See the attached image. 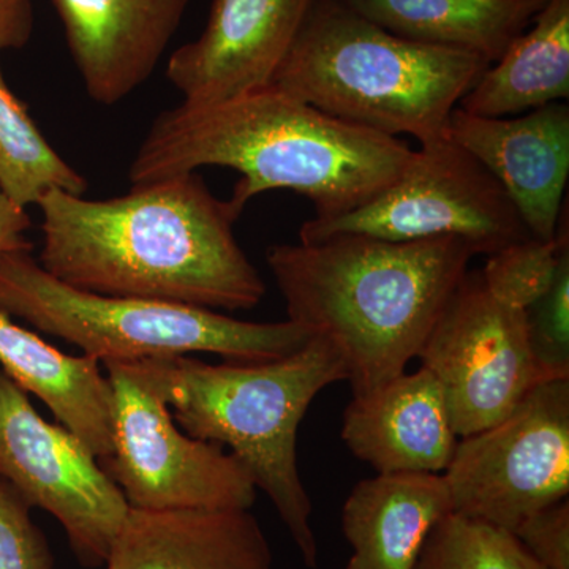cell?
Instances as JSON below:
<instances>
[{"mask_svg":"<svg viewBox=\"0 0 569 569\" xmlns=\"http://www.w3.org/2000/svg\"><path fill=\"white\" fill-rule=\"evenodd\" d=\"M0 477L59 520L81 565H107L130 511L122 490L91 449L66 427L44 421L2 369Z\"/></svg>","mask_w":569,"mask_h":569,"instance_id":"10","label":"cell"},{"mask_svg":"<svg viewBox=\"0 0 569 569\" xmlns=\"http://www.w3.org/2000/svg\"><path fill=\"white\" fill-rule=\"evenodd\" d=\"M478 252L455 238L335 234L266 253L288 320L336 348L353 397L406 372Z\"/></svg>","mask_w":569,"mask_h":569,"instance_id":"3","label":"cell"},{"mask_svg":"<svg viewBox=\"0 0 569 569\" xmlns=\"http://www.w3.org/2000/svg\"><path fill=\"white\" fill-rule=\"evenodd\" d=\"M413 149L340 121L274 84L222 103L162 112L134 156L132 186L224 167L241 174L230 203L242 213L257 194L291 190L316 217L342 216L387 190Z\"/></svg>","mask_w":569,"mask_h":569,"instance_id":"2","label":"cell"},{"mask_svg":"<svg viewBox=\"0 0 569 569\" xmlns=\"http://www.w3.org/2000/svg\"><path fill=\"white\" fill-rule=\"evenodd\" d=\"M31 505L0 477V569H54L50 545L33 523Z\"/></svg>","mask_w":569,"mask_h":569,"instance_id":"25","label":"cell"},{"mask_svg":"<svg viewBox=\"0 0 569 569\" xmlns=\"http://www.w3.org/2000/svg\"><path fill=\"white\" fill-rule=\"evenodd\" d=\"M447 133L503 187L533 238H556L567 211V103H550L509 118H485L456 108Z\"/></svg>","mask_w":569,"mask_h":569,"instance_id":"13","label":"cell"},{"mask_svg":"<svg viewBox=\"0 0 569 569\" xmlns=\"http://www.w3.org/2000/svg\"><path fill=\"white\" fill-rule=\"evenodd\" d=\"M104 568L274 569V553L250 509L130 508Z\"/></svg>","mask_w":569,"mask_h":569,"instance_id":"16","label":"cell"},{"mask_svg":"<svg viewBox=\"0 0 569 569\" xmlns=\"http://www.w3.org/2000/svg\"><path fill=\"white\" fill-rule=\"evenodd\" d=\"M88 181L48 142L0 67V192L28 209L50 190L84 194Z\"/></svg>","mask_w":569,"mask_h":569,"instance_id":"21","label":"cell"},{"mask_svg":"<svg viewBox=\"0 0 569 569\" xmlns=\"http://www.w3.org/2000/svg\"><path fill=\"white\" fill-rule=\"evenodd\" d=\"M32 31V0H0V52L26 47Z\"/></svg>","mask_w":569,"mask_h":569,"instance_id":"27","label":"cell"},{"mask_svg":"<svg viewBox=\"0 0 569 569\" xmlns=\"http://www.w3.org/2000/svg\"><path fill=\"white\" fill-rule=\"evenodd\" d=\"M335 234L396 242L455 238L478 254L531 236L503 187L448 133L419 144L399 178L369 203L307 220L299 242Z\"/></svg>","mask_w":569,"mask_h":569,"instance_id":"7","label":"cell"},{"mask_svg":"<svg viewBox=\"0 0 569 569\" xmlns=\"http://www.w3.org/2000/svg\"><path fill=\"white\" fill-rule=\"evenodd\" d=\"M112 391V455L103 470L142 511L250 509L252 475L233 452L182 433L170 407L121 362H104Z\"/></svg>","mask_w":569,"mask_h":569,"instance_id":"8","label":"cell"},{"mask_svg":"<svg viewBox=\"0 0 569 569\" xmlns=\"http://www.w3.org/2000/svg\"><path fill=\"white\" fill-rule=\"evenodd\" d=\"M403 39L496 62L546 0H340Z\"/></svg>","mask_w":569,"mask_h":569,"instance_id":"20","label":"cell"},{"mask_svg":"<svg viewBox=\"0 0 569 569\" xmlns=\"http://www.w3.org/2000/svg\"><path fill=\"white\" fill-rule=\"evenodd\" d=\"M443 388L459 438L508 417L549 378L531 351L526 310L497 301L481 272H467L418 355Z\"/></svg>","mask_w":569,"mask_h":569,"instance_id":"11","label":"cell"},{"mask_svg":"<svg viewBox=\"0 0 569 569\" xmlns=\"http://www.w3.org/2000/svg\"><path fill=\"white\" fill-rule=\"evenodd\" d=\"M173 408L187 436L228 447L274 505L306 567L316 569L312 500L298 467V429L323 389L347 381L336 348L312 337L266 362L208 365L190 356L121 362Z\"/></svg>","mask_w":569,"mask_h":569,"instance_id":"4","label":"cell"},{"mask_svg":"<svg viewBox=\"0 0 569 569\" xmlns=\"http://www.w3.org/2000/svg\"><path fill=\"white\" fill-rule=\"evenodd\" d=\"M316 0H213L198 39L168 59L182 103L208 107L272 84Z\"/></svg>","mask_w":569,"mask_h":569,"instance_id":"12","label":"cell"},{"mask_svg":"<svg viewBox=\"0 0 569 569\" xmlns=\"http://www.w3.org/2000/svg\"><path fill=\"white\" fill-rule=\"evenodd\" d=\"M0 310L102 365L190 353L266 362L312 339L290 320L253 323L201 307L78 290L44 271L32 249L0 253Z\"/></svg>","mask_w":569,"mask_h":569,"instance_id":"6","label":"cell"},{"mask_svg":"<svg viewBox=\"0 0 569 569\" xmlns=\"http://www.w3.org/2000/svg\"><path fill=\"white\" fill-rule=\"evenodd\" d=\"M100 365L92 356L62 353L0 310V369L102 462L112 455V391Z\"/></svg>","mask_w":569,"mask_h":569,"instance_id":"18","label":"cell"},{"mask_svg":"<svg viewBox=\"0 0 569 569\" xmlns=\"http://www.w3.org/2000/svg\"><path fill=\"white\" fill-rule=\"evenodd\" d=\"M104 569H107V568H104Z\"/></svg>","mask_w":569,"mask_h":569,"instance_id":"29","label":"cell"},{"mask_svg":"<svg viewBox=\"0 0 569 569\" xmlns=\"http://www.w3.org/2000/svg\"><path fill=\"white\" fill-rule=\"evenodd\" d=\"M41 268L104 296L239 312L266 283L238 244L241 212L194 173L140 186L110 200L50 190L40 198Z\"/></svg>","mask_w":569,"mask_h":569,"instance_id":"1","label":"cell"},{"mask_svg":"<svg viewBox=\"0 0 569 569\" xmlns=\"http://www.w3.org/2000/svg\"><path fill=\"white\" fill-rule=\"evenodd\" d=\"M452 511L443 473H377L351 489L342 530L346 569H415L430 531Z\"/></svg>","mask_w":569,"mask_h":569,"instance_id":"17","label":"cell"},{"mask_svg":"<svg viewBox=\"0 0 569 569\" xmlns=\"http://www.w3.org/2000/svg\"><path fill=\"white\" fill-rule=\"evenodd\" d=\"M569 249L568 209L561 217L556 238H529L509 242L488 254V263L481 277L486 288L497 301L530 309L538 299L548 293L556 279L561 253Z\"/></svg>","mask_w":569,"mask_h":569,"instance_id":"23","label":"cell"},{"mask_svg":"<svg viewBox=\"0 0 569 569\" xmlns=\"http://www.w3.org/2000/svg\"><path fill=\"white\" fill-rule=\"evenodd\" d=\"M342 440L377 473H445L459 437L440 381L421 366L353 397Z\"/></svg>","mask_w":569,"mask_h":569,"instance_id":"15","label":"cell"},{"mask_svg":"<svg viewBox=\"0 0 569 569\" xmlns=\"http://www.w3.org/2000/svg\"><path fill=\"white\" fill-rule=\"evenodd\" d=\"M452 511L515 533L569 496V378L537 385L497 425L459 438L443 473Z\"/></svg>","mask_w":569,"mask_h":569,"instance_id":"9","label":"cell"},{"mask_svg":"<svg viewBox=\"0 0 569 569\" xmlns=\"http://www.w3.org/2000/svg\"><path fill=\"white\" fill-rule=\"evenodd\" d=\"M32 220L28 209L0 192V253L11 250L32 249L26 238V231L31 230Z\"/></svg>","mask_w":569,"mask_h":569,"instance_id":"28","label":"cell"},{"mask_svg":"<svg viewBox=\"0 0 569 569\" xmlns=\"http://www.w3.org/2000/svg\"><path fill=\"white\" fill-rule=\"evenodd\" d=\"M96 103L122 102L151 78L190 0H51Z\"/></svg>","mask_w":569,"mask_h":569,"instance_id":"14","label":"cell"},{"mask_svg":"<svg viewBox=\"0 0 569 569\" xmlns=\"http://www.w3.org/2000/svg\"><path fill=\"white\" fill-rule=\"evenodd\" d=\"M569 99V0H546L529 28L490 63L460 110L509 118Z\"/></svg>","mask_w":569,"mask_h":569,"instance_id":"19","label":"cell"},{"mask_svg":"<svg viewBox=\"0 0 569 569\" xmlns=\"http://www.w3.org/2000/svg\"><path fill=\"white\" fill-rule=\"evenodd\" d=\"M535 361L549 380L569 378V249L548 293L526 310Z\"/></svg>","mask_w":569,"mask_h":569,"instance_id":"24","label":"cell"},{"mask_svg":"<svg viewBox=\"0 0 569 569\" xmlns=\"http://www.w3.org/2000/svg\"><path fill=\"white\" fill-rule=\"evenodd\" d=\"M415 569H546L511 531L451 515L427 537Z\"/></svg>","mask_w":569,"mask_h":569,"instance_id":"22","label":"cell"},{"mask_svg":"<svg viewBox=\"0 0 569 569\" xmlns=\"http://www.w3.org/2000/svg\"><path fill=\"white\" fill-rule=\"evenodd\" d=\"M515 535L546 569H569L568 498L535 512Z\"/></svg>","mask_w":569,"mask_h":569,"instance_id":"26","label":"cell"},{"mask_svg":"<svg viewBox=\"0 0 569 569\" xmlns=\"http://www.w3.org/2000/svg\"><path fill=\"white\" fill-rule=\"evenodd\" d=\"M490 63L403 39L340 0H316L272 84L340 121L422 144Z\"/></svg>","mask_w":569,"mask_h":569,"instance_id":"5","label":"cell"}]
</instances>
